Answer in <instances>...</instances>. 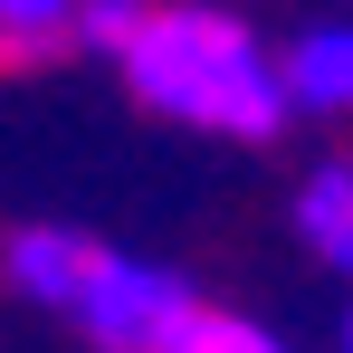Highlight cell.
I'll return each mask as SVG.
<instances>
[{"label":"cell","instance_id":"6da1fadb","mask_svg":"<svg viewBox=\"0 0 353 353\" xmlns=\"http://www.w3.org/2000/svg\"><path fill=\"white\" fill-rule=\"evenodd\" d=\"M134 105L172 124H201V134H230V143H268L287 124V86H277V58L258 48V29L210 10V0H153L134 19V39L115 48Z\"/></svg>","mask_w":353,"mask_h":353},{"label":"cell","instance_id":"7a4b0ae2","mask_svg":"<svg viewBox=\"0 0 353 353\" xmlns=\"http://www.w3.org/2000/svg\"><path fill=\"white\" fill-rule=\"evenodd\" d=\"M191 305H201V296L181 287L172 268H153V258H115V248H105L67 315L96 334V353H163L181 325H191Z\"/></svg>","mask_w":353,"mask_h":353},{"label":"cell","instance_id":"3957f363","mask_svg":"<svg viewBox=\"0 0 353 353\" xmlns=\"http://www.w3.org/2000/svg\"><path fill=\"white\" fill-rule=\"evenodd\" d=\"M287 115H353V19H305L277 58Z\"/></svg>","mask_w":353,"mask_h":353},{"label":"cell","instance_id":"277c9868","mask_svg":"<svg viewBox=\"0 0 353 353\" xmlns=\"http://www.w3.org/2000/svg\"><path fill=\"white\" fill-rule=\"evenodd\" d=\"M96 239L86 230H58V220H39V230H10V248H0V268H10V287L29 296V305H77V287L96 277Z\"/></svg>","mask_w":353,"mask_h":353},{"label":"cell","instance_id":"5b68a950","mask_svg":"<svg viewBox=\"0 0 353 353\" xmlns=\"http://www.w3.org/2000/svg\"><path fill=\"white\" fill-rule=\"evenodd\" d=\"M296 230H305V248H315L325 268L353 277V163L305 172V191H296Z\"/></svg>","mask_w":353,"mask_h":353},{"label":"cell","instance_id":"8992f818","mask_svg":"<svg viewBox=\"0 0 353 353\" xmlns=\"http://www.w3.org/2000/svg\"><path fill=\"white\" fill-rule=\"evenodd\" d=\"M163 353H287L258 315H220V305H191V325H181Z\"/></svg>","mask_w":353,"mask_h":353},{"label":"cell","instance_id":"52a82bcc","mask_svg":"<svg viewBox=\"0 0 353 353\" xmlns=\"http://www.w3.org/2000/svg\"><path fill=\"white\" fill-rule=\"evenodd\" d=\"M77 0H0V58H48Z\"/></svg>","mask_w":353,"mask_h":353},{"label":"cell","instance_id":"ba28073f","mask_svg":"<svg viewBox=\"0 0 353 353\" xmlns=\"http://www.w3.org/2000/svg\"><path fill=\"white\" fill-rule=\"evenodd\" d=\"M143 10H153V0H77V10H67V39L115 58L124 39H134V19H143Z\"/></svg>","mask_w":353,"mask_h":353},{"label":"cell","instance_id":"9c48e42d","mask_svg":"<svg viewBox=\"0 0 353 353\" xmlns=\"http://www.w3.org/2000/svg\"><path fill=\"white\" fill-rule=\"evenodd\" d=\"M344 353H353V315H344Z\"/></svg>","mask_w":353,"mask_h":353}]
</instances>
